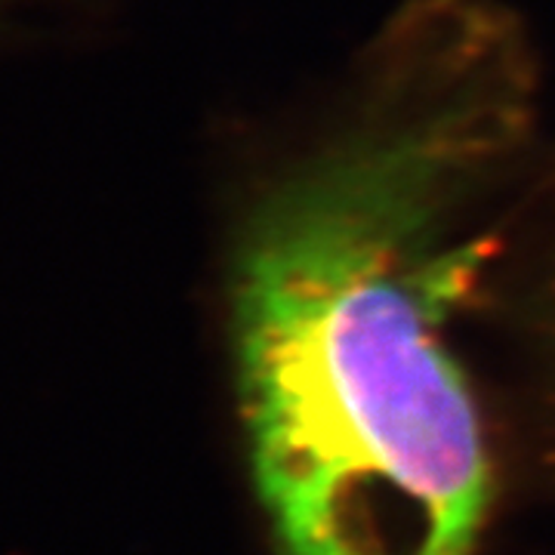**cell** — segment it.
I'll return each instance as SVG.
<instances>
[{
  "label": "cell",
  "instance_id": "cell-1",
  "mask_svg": "<svg viewBox=\"0 0 555 555\" xmlns=\"http://www.w3.org/2000/svg\"><path fill=\"white\" fill-rule=\"evenodd\" d=\"M528 124L516 28L414 0L349 118L241 222V411L287 555H473L491 463L448 324L488 254L466 210Z\"/></svg>",
  "mask_w": 555,
  "mask_h": 555
}]
</instances>
